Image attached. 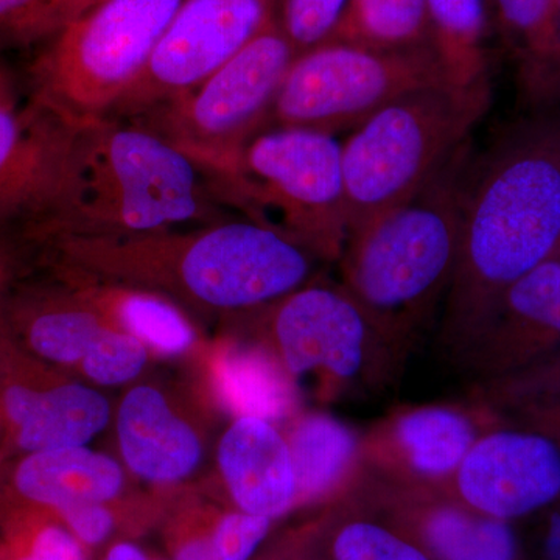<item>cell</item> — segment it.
I'll return each mask as SVG.
<instances>
[{"instance_id": "cell-14", "label": "cell", "mask_w": 560, "mask_h": 560, "mask_svg": "<svg viewBox=\"0 0 560 560\" xmlns=\"http://www.w3.org/2000/svg\"><path fill=\"white\" fill-rule=\"evenodd\" d=\"M560 352V254L497 298L452 359L474 383L511 377Z\"/></svg>"}, {"instance_id": "cell-6", "label": "cell", "mask_w": 560, "mask_h": 560, "mask_svg": "<svg viewBox=\"0 0 560 560\" xmlns=\"http://www.w3.org/2000/svg\"><path fill=\"white\" fill-rule=\"evenodd\" d=\"M224 198L324 260L340 259L349 223L342 142L335 135L283 127L259 132L243 150Z\"/></svg>"}, {"instance_id": "cell-7", "label": "cell", "mask_w": 560, "mask_h": 560, "mask_svg": "<svg viewBox=\"0 0 560 560\" xmlns=\"http://www.w3.org/2000/svg\"><path fill=\"white\" fill-rule=\"evenodd\" d=\"M183 0H101L33 62L32 98L72 125L105 119L138 80Z\"/></svg>"}, {"instance_id": "cell-22", "label": "cell", "mask_w": 560, "mask_h": 560, "mask_svg": "<svg viewBox=\"0 0 560 560\" xmlns=\"http://www.w3.org/2000/svg\"><path fill=\"white\" fill-rule=\"evenodd\" d=\"M430 44L452 86L489 83L488 0H425Z\"/></svg>"}, {"instance_id": "cell-9", "label": "cell", "mask_w": 560, "mask_h": 560, "mask_svg": "<svg viewBox=\"0 0 560 560\" xmlns=\"http://www.w3.org/2000/svg\"><path fill=\"white\" fill-rule=\"evenodd\" d=\"M441 83L447 80L431 49L382 50L329 40L291 62L270 128L352 131L394 98Z\"/></svg>"}, {"instance_id": "cell-38", "label": "cell", "mask_w": 560, "mask_h": 560, "mask_svg": "<svg viewBox=\"0 0 560 560\" xmlns=\"http://www.w3.org/2000/svg\"><path fill=\"white\" fill-rule=\"evenodd\" d=\"M13 237L0 234V290L5 287L13 268Z\"/></svg>"}, {"instance_id": "cell-15", "label": "cell", "mask_w": 560, "mask_h": 560, "mask_svg": "<svg viewBox=\"0 0 560 560\" xmlns=\"http://www.w3.org/2000/svg\"><path fill=\"white\" fill-rule=\"evenodd\" d=\"M353 495L431 560H530L514 523L478 514L441 490L404 488L366 474Z\"/></svg>"}, {"instance_id": "cell-4", "label": "cell", "mask_w": 560, "mask_h": 560, "mask_svg": "<svg viewBox=\"0 0 560 560\" xmlns=\"http://www.w3.org/2000/svg\"><path fill=\"white\" fill-rule=\"evenodd\" d=\"M489 103L490 83L433 84L394 98L353 128L342 142L349 234L411 198L471 139Z\"/></svg>"}, {"instance_id": "cell-32", "label": "cell", "mask_w": 560, "mask_h": 560, "mask_svg": "<svg viewBox=\"0 0 560 560\" xmlns=\"http://www.w3.org/2000/svg\"><path fill=\"white\" fill-rule=\"evenodd\" d=\"M145 361V346L139 338L103 329L84 355L83 368L101 385H119L135 378Z\"/></svg>"}, {"instance_id": "cell-30", "label": "cell", "mask_w": 560, "mask_h": 560, "mask_svg": "<svg viewBox=\"0 0 560 560\" xmlns=\"http://www.w3.org/2000/svg\"><path fill=\"white\" fill-rule=\"evenodd\" d=\"M469 396L477 397L501 412L514 410L530 401L559 399L560 352L537 366L511 377L488 383H474Z\"/></svg>"}, {"instance_id": "cell-27", "label": "cell", "mask_w": 560, "mask_h": 560, "mask_svg": "<svg viewBox=\"0 0 560 560\" xmlns=\"http://www.w3.org/2000/svg\"><path fill=\"white\" fill-rule=\"evenodd\" d=\"M101 0H0V40L27 47L50 43Z\"/></svg>"}, {"instance_id": "cell-12", "label": "cell", "mask_w": 560, "mask_h": 560, "mask_svg": "<svg viewBox=\"0 0 560 560\" xmlns=\"http://www.w3.org/2000/svg\"><path fill=\"white\" fill-rule=\"evenodd\" d=\"M441 492L497 521L539 517L560 503V447L539 431L506 423L471 445Z\"/></svg>"}, {"instance_id": "cell-40", "label": "cell", "mask_w": 560, "mask_h": 560, "mask_svg": "<svg viewBox=\"0 0 560 560\" xmlns=\"http://www.w3.org/2000/svg\"><path fill=\"white\" fill-rule=\"evenodd\" d=\"M11 105H16L13 98V92H11L10 84L7 83V80L0 77V108Z\"/></svg>"}, {"instance_id": "cell-1", "label": "cell", "mask_w": 560, "mask_h": 560, "mask_svg": "<svg viewBox=\"0 0 560 560\" xmlns=\"http://www.w3.org/2000/svg\"><path fill=\"white\" fill-rule=\"evenodd\" d=\"M560 254V105L515 121L471 156L460 198L459 250L442 308L455 350L515 280Z\"/></svg>"}, {"instance_id": "cell-26", "label": "cell", "mask_w": 560, "mask_h": 560, "mask_svg": "<svg viewBox=\"0 0 560 560\" xmlns=\"http://www.w3.org/2000/svg\"><path fill=\"white\" fill-rule=\"evenodd\" d=\"M103 329L94 313L65 305H44L31 312L27 340L43 359L77 363L83 361Z\"/></svg>"}, {"instance_id": "cell-23", "label": "cell", "mask_w": 560, "mask_h": 560, "mask_svg": "<svg viewBox=\"0 0 560 560\" xmlns=\"http://www.w3.org/2000/svg\"><path fill=\"white\" fill-rule=\"evenodd\" d=\"M221 399L238 418L276 420L296 407V388L275 357L261 346L232 349L215 371Z\"/></svg>"}, {"instance_id": "cell-24", "label": "cell", "mask_w": 560, "mask_h": 560, "mask_svg": "<svg viewBox=\"0 0 560 560\" xmlns=\"http://www.w3.org/2000/svg\"><path fill=\"white\" fill-rule=\"evenodd\" d=\"M323 560L431 559L352 493L334 504L323 541Z\"/></svg>"}, {"instance_id": "cell-5", "label": "cell", "mask_w": 560, "mask_h": 560, "mask_svg": "<svg viewBox=\"0 0 560 560\" xmlns=\"http://www.w3.org/2000/svg\"><path fill=\"white\" fill-rule=\"evenodd\" d=\"M294 58L275 13L245 49L200 86L127 121L187 154L208 173L226 201L224 191L243 150L270 128L272 105Z\"/></svg>"}, {"instance_id": "cell-3", "label": "cell", "mask_w": 560, "mask_h": 560, "mask_svg": "<svg viewBox=\"0 0 560 560\" xmlns=\"http://www.w3.org/2000/svg\"><path fill=\"white\" fill-rule=\"evenodd\" d=\"M471 156L470 139L411 198L350 232L337 261L342 285L404 363L451 291Z\"/></svg>"}, {"instance_id": "cell-25", "label": "cell", "mask_w": 560, "mask_h": 560, "mask_svg": "<svg viewBox=\"0 0 560 560\" xmlns=\"http://www.w3.org/2000/svg\"><path fill=\"white\" fill-rule=\"evenodd\" d=\"M330 40L382 50L431 49L425 0H349Z\"/></svg>"}, {"instance_id": "cell-18", "label": "cell", "mask_w": 560, "mask_h": 560, "mask_svg": "<svg viewBox=\"0 0 560 560\" xmlns=\"http://www.w3.org/2000/svg\"><path fill=\"white\" fill-rule=\"evenodd\" d=\"M121 455L139 477L168 482L187 477L197 467L201 445L186 422L149 386L131 389L117 420Z\"/></svg>"}, {"instance_id": "cell-33", "label": "cell", "mask_w": 560, "mask_h": 560, "mask_svg": "<svg viewBox=\"0 0 560 560\" xmlns=\"http://www.w3.org/2000/svg\"><path fill=\"white\" fill-rule=\"evenodd\" d=\"M0 560H88L83 544L68 526L58 523H46L31 533L24 534L21 540L13 541L9 555L0 556Z\"/></svg>"}, {"instance_id": "cell-36", "label": "cell", "mask_w": 560, "mask_h": 560, "mask_svg": "<svg viewBox=\"0 0 560 560\" xmlns=\"http://www.w3.org/2000/svg\"><path fill=\"white\" fill-rule=\"evenodd\" d=\"M504 415L514 425L539 431L560 447V397L559 399L530 401V404L521 405Z\"/></svg>"}, {"instance_id": "cell-34", "label": "cell", "mask_w": 560, "mask_h": 560, "mask_svg": "<svg viewBox=\"0 0 560 560\" xmlns=\"http://www.w3.org/2000/svg\"><path fill=\"white\" fill-rule=\"evenodd\" d=\"M331 510L334 504L324 508L304 525L287 530L265 550L257 551L250 560H323V541Z\"/></svg>"}, {"instance_id": "cell-10", "label": "cell", "mask_w": 560, "mask_h": 560, "mask_svg": "<svg viewBox=\"0 0 560 560\" xmlns=\"http://www.w3.org/2000/svg\"><path fill=\"white\" fill-rule=\"evenodd\" d=\"M276 5L278 0H183L109 119H131L200 86L259 35Z\"/></svg>"}, {"instance_id": "cell-8", "label": "cell", "mask_w": 560, "mask_h": 560, "mask_svg": "<svg viewBox=\"0 0 560 560\" xmlns=\"http://www.w3.org/2000/svg\"><path fill=\"white\" fill-rule=\"evenodd\" d=\"M265 305L272 349L261 348L291 381L315 375L324 400L363 399L399 381L407 363L341 282L312 280Z\"/></svg>"}, {"instance_id": "cell-11", "label": "cell", "mask_w": 560, "mask_h": 560, "mask_svg": "<svg viewBox=\"0 0 560 560\" xmlns=\"http://www.w3.org/2000/svg\"><path fill=\"white\" fill-rule=\"evenodd\" d=\"M506 423L504 412L471 396L399 407L361 431L364 467L390 485L441 490L471 445Z\"/></svg>"}, {"instance_id": "cell-2", "label": "cell", "mask_w": 560, "mask_h": 560, "mask_svg": "<svg viewBox=\"0 0 560 560\" xmlns=\"http://www.w3.org/2000/svg\"><path fill=\"white\" fill-rule=\"evenodd\" d=\"M226 201L187 154L131 121L77 127L60 200L31 241L132 237L226 220Z\"/></svg>"}, {"instance_id": "cell-21", "label": "cell", "mask_w": 560, "mask_h": 560, "mask_svg": "<svg viewBox=\"0 0 560 560\" xmlns=\"http://www.w3.org/2000/svg\"><path fill=\"white\" fill-rule=\"evenodd\" d=\"M124 475L116 460L83 447L31 453L14 474L22 499L60 514L83 503L116 499Z\"/></svg>"}, {"instance_id": "cell-31", "label": "cell", "mask_w": 560, "mask_h": 560, "mask_svg": "<svg viewBox=\"0 0 560 560\" xmlns=\"http://www.w3.org/2000/svg\"><path fill=\"white\" fill-rule=\"evenodd\" d=\"M280 28L294 54L315 49L334 38L349 0H278Z\"/></svg>"}, {"instance_id": "cell-28", "label": "cell", "mask_w": 560, "mask_h": 560, "mask_svg": "<svg viewBox=\"0 0 560 560\" xmlns=\"http://www.w3.org/2000/svg\"><path fill=\"white\" fill-rule=\"evenodd\" d=\"M272 523L238 510L228 512L208 533L180 544L173 560H250L270 536Z\"/></svg>"}, {"instance_id": "cell-39", "label": "cell", "mask_w": 560, "mask_h": 560, "mask_svg": "<svg viewBox=\"0 0 560 560\" xmlns=\"http://www.w3.org/2000/svg\"><path fill=\"white\" fill-rule=\"evenodd\" d=\"M103 560H151L149 556L145 555L139 547L136 545L128 544V541H124V544L114 545L113 548L108 551V555L105 556Z\"/></svg>"}, {"instance_id": "cell-35", "label": "cell", "mask_w": 560, "mask_h": 560, "mask_svg": "<svg viewBox=\"0 0 560 560\" xmlns=\"http://www.w3.org/2000/svg\"><path fill=\"white\" fill-rule=\"evenodd\" d=\"M61 521L70 533L86 545L105 541L114 530V515L103 503H83L61 511Z\"/></svg>"}, {"instance_id": "cell-19", "label": "cell", "mask_w": 560, "mask_h": 560, "mask_svg": "<svg viewBox=\"0 0 560 560\" xmlns=\"http://www.w3.org/2000/svg\"><path fill=\"white\" fill-rule=\"evenodd\" d=\"M3 410L16 427L18 445L28 453L83 447L109 419L108 401L81 385L46 390L11 385Z\"/></svg>"}, {"instance_id": "cell-20", "label": "cell", "mask_w": 560, "mask_h": 560, "mask_svg": "<svg viewBox=\"0 0 560 560\" xmlns=\"http://www.w3.org/2000/svg\"><path fill=\"white\" fill-rule=\"evenodd\" d=\"M495 25L517 70L523 101L534 110L560 105L558 0H488Z\"/></svg>"}, {"instance_id": "cell-16", "label": "cell", "mask_w": 560, "mask_h": 560, "mask_svg": "<svg viewBox=\"0 0 560 560\" xmlns=\"http://www.w3.org/2000/svg\"><path fill=\"white\" fill-rule=\"evenodd\" d=\"M219 463L235 510L276 522L296 508L289 442L271 420L237 418L220 442Z\"/></svg>"}, {"instance_id": "cell-17", "label": "cell", "mask_w": 560, "mask_h": 560, "mask_svg": "<svg viewBox=\"0 0 560 560\" xmlns=\"http://www.w3.org/2000/svg\"><path fill=\"white\" fill-rule=\"evenodd\" d=\"M285 440L296 475V508L340 503L366 477L360 431L335 416H302Z\"/></svg>"}, {"instance_id": "cell-29", "label": "cell", "mask_w": 560, "mask_h": 560, "mask_svg": "<svg viewBox=\"0 0 560 560\" xmlns=\"http://www.w3.org/2000/svg\"><path fill=\"white\" fill-rule=\"evenodd\" d=\"M116 311L132 337L162 352H183L194 342V330L184 316L167 301L153 294H120Z\"/></svg>"}, {"instance_id": "cell-13", "label": "cell", "mask_w": 560, "mask_h": 560, "mask_svg": "<svg viewBox=\"0 0 560 560\" xmlns=\"http://www.w3.org/2000/svg\"><path fill=\"white\" fill-rule=\"evenodd\" d=\"M77 127L32 97L0 108V234L28 241L54 215Z\"/></svg>"}, {"instance_id": "cell-37", "label": "cell", "mask_w": 560, "mask_h": 560, "mask_svg": "<svg viewBox=\"0 0 560 560\" xmlns=\"http://www.w3.org/2000/svg\"><path fill=\"white\" fill-rule=\"evenodd\" d=\"M536 518L537 528L534 533L536 559L534 560H560V503Z\"/></svg>"}]
</instances>
